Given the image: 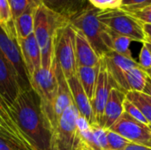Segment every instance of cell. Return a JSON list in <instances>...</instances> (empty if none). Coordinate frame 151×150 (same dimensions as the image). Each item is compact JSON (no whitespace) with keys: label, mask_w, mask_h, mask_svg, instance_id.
<instances>
[{"label":"cell","mask_w":151,"mask_h":150,"mask_svg":"<svg viewBox=\"0 0 151 150\" xmlns=\"http://www.w3.org/2000/svg\"><path fill=\"white\" fill-rule=\"evenodd\" d=\"M19 130L35 150H52L53 129L33 88L21 91L9 108Z\"/></svg>","instance_id":"1"},{"label":"cell","mask_w":151,"mask_h":150,"mask_svg":"<svg viewBox=\"0 0 151 150\" xmlns=\"http://www.w3.org/2000/svg\"><path fill=\"white\" fill-rule=\"evenodd\" d=\"M99 11L88 2L72 15L68 22L86 36L96 54L102 58L112 51V37L111 30L99 19Z\"/></svg>","instance_id":"2"},{"label":"cell","mask_w":151,"mask_h":150,"mask_svg":"<svg viewBox=\"0 0 151 150\" xmlns=\"http://www.w3.org/2000/svg\"><path fill=\"white\" fill-rule=\"evenodd\" d=\"M68 20L41 4L35 12L34 34L41 49L42 67L50 69L54 61V41L58 29Z\"/></svg>","instance_id":"3"},{"label":"cell","mask_w":151,"mask_h":150,"mask_svg":"<svg viewBox=\"0 0 151 150\" xmlns=\"http://www.w3.org/2000/svg\"><path fill=\"white\" fill-rule=\"evenodd\" d=\"M99 19L114 34L143 43L146 39L143 24L121 8L100 10Z\"/></svg>","instance_id":"4"},{"label":"cell","mask_w":151,"mask_h":150,"mask_svg":"<svg viewBox=\"0 0 151 150\" xmlns=\"http://www.w3.org/2000/svg\"><path fill=\"white\" fill-rule=\"evenodd\" d=\"M54 59L66 80L77 74L75 55V29L69 23L61 26L55 35Z\"/></svg>","instance_id":"5"},{"label":"cell","mask_w":151,"mask_h":150,"mask_svg":"<svg viewBox=\"0 0 151 150\" xmlns=\"http://www.w3.org/2000/svg\"><path fill=\"white\" fill-rule=\"evenodd\" d=\"M32 88L35 91L41 100L42 109L51 125L53 133L56 127L54 118V104L58 94V80L53 68H39L30 78Z\"/></svg>","instance_id":"6"},{"label":"cell","mask_w":151,"mask_h":150,"mask_svg":"<svg viewBox=\"0 0 151 150\" xmlns=\"http://www.w3.org/2000/svg\"><path fill=\"white\" fill-rule=\"evenodd\" d=\"M79 116L74 103L62 113L53 133L52 150H83L77 128Z\"/></svg>","instance_id":"7"},{"label":"cell","mask_w":151,"mask_h":150,"mask_svg":"<svg viewBox=\"0 0 151 150\" xmlns=\"http://www.w3.org/2000/svg\"><path fill=\"white\" fill-rule=\"evenodd\" d=\"M0 52L15 69L19 77L21 91L32 88L30 77L23 60L14 26L4 27L0 24Z\"/></svg>","instance_id":"8"},{"label":"cell","mask_w":151,"mask_h":150,"mask_svg":"<svg viewBox=\"0 0 151 150\" xmlns=\"http://www.w3.org/2000/svg\"><path fill=\"white\" fill-rule=\"evenodd\" d=\"M109 130L119 133L131 143L151 148V130L150 126L133 118L125 111Z\"/></svg>","instance_id":"9"},{"label":"cell","mask_w":151,"mask_h":150,"mask_svg":"<svg viewBox=\"0 0 151 150\" xmlns=\"http://www.w3.org/2000/svg\"><path fill=\"white\" fill-rule=\"evenodd\" d=\"M113 88H119L118 85L116 84V82L111 76L104 60L101 58L100 70H99V74L97 78L96 87V90L94 93L93 100L91 102L96 124L97 125H99L102 119L104 108H105L106 103L110 95V92Z\"/></svg>","instance_id":"10"},{"label":"cell","mask_w":151,"mask_h":150,"mask_svg":"<svg viewBox=\"0 0 151 150\" xmlns=\"http://www.w3.org/2000/svg\"><path fill=\"white\" fill-rule=\"evenodd\" d=\"M21 92L18 74L0 52V97L10 108Z\"/></svg>","instance_id":"11"},{"label":"cell","mask_w":151,"mask_h":150,"mask_svg":"<svg viewBox=\"0 0 151 150\" xmlns=\"http://www.w3.org/2000/svg\"><path fill=\"white\" fill-rule=\"evenodd\" d=\"M102 58L104 60L107 69L119 88L125 93L128 92L126 76L130 69L139 66L138 62L135 61L134 58L124 57L113 50L107 53Z\"/></svg>","instance_id":"12"},{"label":"cell","mask_w":151,"mask_h":150,"mask_svg":"<svg viewBox=\"0 0 151 150\" xmlns=\"http://www.w3.org/2000/svg\"><path fill=\"white\" fill-rule=\"evenodd\" d=\"M126 93L117 88H113L106 103L102 119L98 126L109 130L117 122L124 112V102L126 100Z\"/></svg>","instance_id":"13"},{"label":"cell","mask_w":151,"mask_h":150,"mask_svg":"<svg viewBox=\"0 0 151 150\" xmlns=\"http://www.w3.org/2000/svg\"><path fill=\"white\" fill-rule=\"evenodd\" d=\"M66 80L71 91L73 103L77 108L80 115L85 118L90 125L96 124L92 103L88 99V95H86L81 84L80 83L77 74Z\"/></svg>","instance_id":"14"},{"label":"cell","mask_w":151,"mask_h":150,"mask_svg":"<svg viewBox=\"0 0 151 150\" xmlns=\"http://www.w3.org/2000/svg\"><path fill=\"white\" fill-rule=\"evenodd\" d=\"M53 68H54L57 80H58V94H57L55 104H54V118H55V123L57 126V124L60 116L71 104L73 103V97L71 95V91H70L67 80L61 68L59 67L58 63L55 61V59L53 61Z\"/></svg>","instance_id":"15"},{"label":"cell","mask_w":151,"mask_h":150,"mask_svg":"<svg viewBox=\"0 0 151 150\" xmlns=\"http://www.w3.org/2000/svg\"><path fill=\"white\" fill-rule=\"evenodd\" d=\"M18 42L21 50L26 68L29 77L31 78L33 73L42 67L41 49L34 34L25 39L18 40Z\"/></svg>","instance_id":"16"},{"label":"cell","mask_w":151,"mask_h":150,"mask_svg":"<svg viewBox=\"0 0 151 150\" xmlns=\"http://www.w3.org/2000/svg\"><path fill=\"white\" fill-rule=\"evenodd\" d=\"M75 55L77 66L93 67L100 65L101 57L96 54L86 36L77 29H75Z\"/></svg>","instance_id":"17"},{"label":"cell","mask_w":151,"mask_h":150,"mask_svg":"<svg viewBox=\"0 0 151 150\" xmlns=\"http://www.w3.org/2000/svg\"><path fill=\"white\" fill-rule=\"evenodd\" d=\"M42 4L49 10L59 14L67 20L76 11L86 5L88 0H41Z\"/></svg>","instance_id":"18"},{"label":"cell","mask_w":151,"mask_h":150,"mask_svg":"<svg viewBox=\"0 0 151 150\" xmlns=\"http://www.w3.org/2000/svg\"><path fill=\"white\" fill-rule=\"evenodd\" d=\"M39 6H31L20 14L14 21V30L18 40L25 39L34 34V22L36 10Z\"/></svg>","instance_id":"19"},{"label":"cell","mask_w":151,"mask_h":150,"mask_svg":"<svg viewBox=\"0 0 151 150\" xmlns=\"http://www.w3.org/2000/svg\"><path fill=\"white\" fill-rule=\"evenodd\" d=\"M99 70H100V65L93 67L78 66L77 68V77L90 102H92L94 97Z\"/></svg>","instance_id":"20"},{"label":"cell","mask_w":151,"mask_h":150,"mask_svg":"<svg viewBox=\"0 0 151 150\" xmlns=\"http://www.w3.org/2000/svg\"><path fill=\"white\" fill-rule=\"evenodd\" d=\"M77 128L83 150H102L93 133L91 125L85 118L81 115L77 119Z\"/></svg>","instance_id":"21"},{"label":"cell","mask_w":151,"mask_h":150,"mask_svg":"<svg viewBox=\"0 0 151 150\" xmlns=\"http://www.w3.org/2000/svg\"><path fill=\"white\" fill-rule=\"evenodd\" d=\"M0 150H35L33 147L0 126Z\"/></svg>","instance_id":"22"},{"label":"cell","mask_w":151,"mask_h":150,"mask_svg":"<svg viewBox=\"0 0 151 150\" xmlns=\"http://www.w3.org/2000/svg\"><path fill=\"white\" fill-rule=\"evenodd\" d=\"M147 72L139 66L130 69L126 76V81L129 91L142 92L148 79Z\"/></svg>","instance_id":"23"},{"label":"cell","mask_w":151,"mask_h":150,"mask_svg":"<svg viewBox=\"0 0 151 150\" xmlns=\"http://www.w3.org/2000/svg\"><path fill=\"white\" fill-rule=\"evenodd\" d=\"M127 99L134 104L142 113V115L151 124V104L146 98V95L142 92L129 91L126 93Z\"/></svg>","instance_id":"24"},{"label":"cell","mask_w":151,"mask_h":150,"mask_svg":"<svg viewBox=\"0 0 151 150\" xmlns=\"http://www.w3.org/2000/svg\"><path fill=\"white\" fill-rule=\"evenodd\" d=\"M0 126L4 127L8 131L12 132V133H14L18 137L21 138L22 140L26 141L27 142H28L24 138V136L22 135V133L19 130L18 126H16L12 115L10 113L9 107L2 102H0Z\"/></svg>","instance_id":"25"},{"label":"cell","mask_w":151,"mask_h":150,"mask_svg":"<svg viewBox=\"0 0 151 150\" xmlns=\"http://www.w3.org/2000/svg\"><path fill=\"white\" fill-rule=\"evenodd\" d=\"M112 37V50L124 57L134 58L130 50V44L133 42L130 38L114 34L111 32Z\"/></svg>","instance_id":"26"},{"label":"cell","mask_w":151,"mask_h":150,"mask_svg":"<svg viewBox=\"0 0 151 150\" xmlns=\"http://www.w3.org/2000/svg\"><path fill=\"white\" fill-rule=\"evenodd\" d=\"M12 22L31 6H40L41 0H9Z\"/></svg>","instance_id":"27"},{"label":"cell","mask_w":151,"mask_h":150,"mask_svg":"<svg viewBox=\"0 0 151 150\" xmlns=\"http://www.w3.org/2000/svg\"><path fill=\"white\" fill-rule=\"evenodd\" d=\"M107 141L109 150H125L130 143L127 139L111 130H107Z\"/></svg>","instance_id":"28"},{"label":"cell","mask_w":151,"mask_h":150,"mask_svg":"<svg viewBox=\"0 0 151 150\" xmlns=\"http://www.w3.org/2000/svg\"><path fill=\"white\" fill-rule=\"evenodd\" d=\"M124 111L126 113H127L129 116H131L133 118L136 119L137 121L146 125V126H150L149 121L146 119V118L142 115V113L141 112V111L134 105L130 101H128L127 98L124 102Z\"/></svg>","instance_id":"29"},{"label":"cell","mask_w":151,"mask_h":150,"mask_svg":"<svg viewBox=\"0 0 151 150\" xmlns=\"http://www.w3.org/2000/svg\"><path fill=\"white\" fill-rule=\"evenodd\" d=\"M91 127L96 136V139L102 150H109L108 141H107V130L101 127L97 124L91 125Z\"/></svg>","instance_id":"30"},{"label":"cell","mask_w":151,"mask_h":150,"mask_svg":"<svg viewBox=\"0 0 151 150\" xmlns=\"http://www.w3.org/2000/svg\"><path fill=\"white\" fill-rule=\"evenodd\" d=\"M150 4L151 0H122L119 8L127 12H132L135 10L141 9Z\"/></svg>","instance_id":"31"},{"label":"cell","mask_w":151,"mask_h":150,"mask_svg":"<svg viewBox=\"0 0 151 150\" xmlns=\"http://www.w3.org/2000/svg\"><path fill=\"white\" fill-rule=\"evenodd\" d=\"M129 13L142 24L151 25V4L142 7L141 9L135 10Z\"/></svg>","instance_id":"32"},{"label":"cell","mask_w":151,"mask_h":150,"mask_svg":"<svg viewBox=\"0 0 151 150\" xmlns=\"http://www.w3.org/2000/svg\"><path fill=\"white\" fill-rule=\"evenodd\" d=\"M90 4L99 10L119 8L122 0H88Z\"/></svg>","instance_id":"33"},{"label":"cell","mask_w":151,"mask_h":150,"mask_svg":"<svg viewBox=\"0 0 151 150\" xmlns=\"http://www.w3.org/2000/svg\"><path fill=\"white\" fill-rule=\"evenodd\" d=\"M0 16H1V25L7 26L13 23L12 19L9 0H0Z\"/></svg>","instance_id":"34"},{"label":"cell","mask_w":151,"mask_h":150,"mask_svg":"<svg viewBox=\"0 0 151 150\" xmlns=\"http://www.w3.org/2000/svg\"><path fill=\"white\" fill-rule=\"evenodd\" d=\"M138 64L144 71L151 69V52L144 43H142V47L140 51Z\"/></svg>","instance_id":"35"},{"label":"cell","mask_w":151,"mask_h":150,"mask_svg":"<svg viewBox=\"0 0 151 150\" xmlns=\"http://www.w3.org/2000/svg\"><path fill=\"white\" fill-rule=\"evenodd\" d=\"M125 150H151V148L140 145V144H134V143H129L127 147L126 148Z\"/></svg>","instance_id":"36"},{"label":"cell","mask_w":151,"mask_h":150,"mask_svg":"<svg viewBox=\"0 0 151 150\" xmlns=\"http://www.w3.org/2000/svg\"><path fill=\"white\" fill-rule=\"evenodd\" d=\"M142 93L149 95L151 98V78H150V77H148V79H147L146 85H145V88H144Z\"/></svg>","instance_id":"37"},{"label":"cell","mask_w":151,"mask_h":150,"mask_svg":"<svg viewBox=\"0 0 151 150\" xmlns=\"http://www.w3.org/2000/svg\"><path fill=\"white\" fill-rule=\"evenodd\" d=\"M143 28H144V32L146 34V36L151 38V25H150V24H143Z\"/></svg>","instance_id":"38"},{"label":"cell","mask_w":151,"mask_h":150,"mask_svg":"<svg viewBox=\"0 0 151 150\" xmlns=\"http://www.w3.org/2000/svg\"><path fill=\"white\" fill-rule=\"evenodd\" d=\"M147 47H148V49L150 50V51L151 52V38L150 37H146V39H145V41H144V42H143Z\"/></svg>","instance_id":"39"},{"label":"cell","mask_w":151,"mask_h":150,"mask_svg":"<svg viewBox=\"0 0 151 150\" xmlns=\"http://www.w3.org/2000/svg\"><path fill=\"white\" fill-rule=\"evenodd\" d=\"M145 72H147L148 76H149L150 78H151V69H150V70H147V71H145Z\"/></svg>","instance_id":"40"},{"label":"cell","mask_w":151,"mask_h":150,"mask_svg":"<svg viewBox=\"0 0 151 150\" xmlns=\"http://www.w3.org/2000/svg\"><path fill=\"white\" fill-rule=\"evenodd\" d=\"M0 102H2V103H4V101H3V100L1 99V97H0Z\"/></svg>","instance_id":"41"},{"label":"cell","mask_w":151,"mask_h":150,"mask_svg":"<svg viewBox=\"0 0 151 150\" xmlns=\"http://www.w3.org/2000/svg\"><path fill=\"white\" fill-rule=\"evenodd\" d=\"M150 126V130H151V124L150 125V126Z\"/></svg>","instance_id":"42"},{"label":"cell","mask_w":151,"mask_h":150,"mask_svg":"<svg viewBox=\"0 0 151 150\" xmlns=\"http://www.w3.org/2000/svg\"><path fill=\"white\" fill-rule=\"evenodd\" d=\"M0 24H1V16H0Z\"/></svg>","instance_id":"43"}]
</instances>
